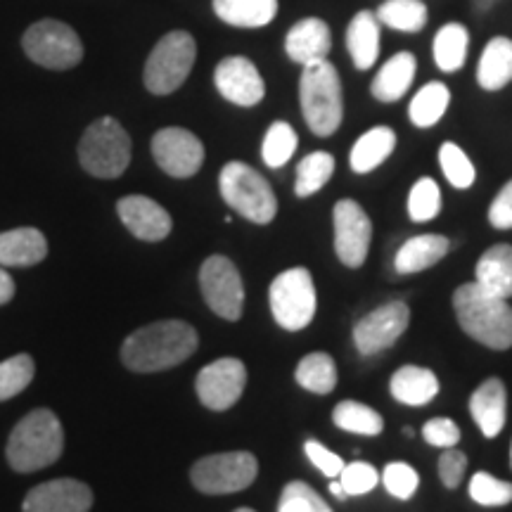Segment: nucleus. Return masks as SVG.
<instances>
[{"mask_svg":"<svg viewBox=\"0 0 512 512\" xmlns=\"http://www.w3.org/2000/svg\"><path fill=\"white\" fill-rule=\"evenodd\" d=\"M197 332L185 320H159L126 337L121 361L133 373H162L181 366L197 351Z\"/></svg>","mask_w":512,"mask_h":512,"instance_id":"f257e3e1","label":"nucleus"},{"mask_svg":"<svg viewBox=\"0 0 512 512\" xmlns=\"http://www.w3.org/2000/svg\"><path fill=\"white\" fill-rule=\"evenodd\" d=\"M453 309L467 337L494 351L512 347V306L489 297L477 283L460 285L453 294Z\"/></svg>","mask_w":512,"mask_h":512,"instance_id":"f03ea898","label":"nucleus"},{"mask_svg":"<svg viewBox=\"0 0 512 512\" xmlns=\"http://www.w3.org/2000/svg\"><path fill=\"white\" fill-rule=\"evenodd\" d=\"M62 422L48 408H36L17 422L10 432L5 456L15 472H36L53 465L62 456Z\"/></svg>","mask_w":512,"mask_h":512,"instance_id":"7ed1b4c3","label":"nucleus"},{"mask_svg":"<svg viewBox=\"0 0 512 512\" xmlns=\"http://www.w3.org/2000/svg\"><path fill=\"white\" fill-rule=\"evenodd\" d=\"M299 100L311 133L320 138L332 136L344 119L342 81L335 64L328 60L306 64L299 79Z\"/></svg>","mask_w":512,"mask_h":512,"instance_id":"20e7f679","label":"nucleus"},{"mask_svg":"<svg viewBox=\"0 0 512 512\" xmlns=\"http://www.w3.org/2000/svg\"><path fill=\"white\" fill-rule=\"evenodd\" d=\"M219 188L223 202L256 226H266L278 214L271 183L245 162H228L221 169Z\"/></svg>","mask_w":512,"mask_h":512,"instance_id":"39448f33","label":"nucleus"},{"mask_svg":"<svg viewBox=\"0 0 512 512\" xmlns=\"http://www.w3.org/2000/svg\"><path fill=\"white\" fill-rule=\"evenodd\" d=\"M131 136L117 119L102 117L86 128L79 143V162L95 178H119L131 164Z\"/></svg>","mask_w":512,"mask_h":512,"instance_id":"423d86ee","label":"nucleus"},{"mask_svg":"<svg viewBox=\"0 0 512 512\" xmlns=\"http://www.w3.org/2000/svg\"><path fill=\"white\" fill-rule=\"evenodd\" d=\"M197 57V43L188 31H171L159 38L145 62L143 81L152 95H171L183 86Z\"/></svg>","mask_w":512,"mask_h":512,"instance_id":"0eeeda50","label":"nucleus"},{"mask_svg":"<svg viewBox=\"0 0 512 512\" xmlns=\"http://www.w3.org/2000/svg\"><path fill=\"white\" fill-rule=\"evenodd\" d=\"M268 302H271V313L280 328L290 332L309 328L318 306L316 285H313L309 268L297 266L280 273L271 283Z\"/></svg>","mask_w":512,"mask_h":512,"instance_id":"6e6552de","label":"nucleus"},{"mask_svg":"<svg viewBox=\"0 0 512 512\" xmlns=\"http://www.w3.org/2000/svg\"><path fill=\"white\" fill-rule=\"evenodd\" d=\"M22 48L31 62L55 72L74 69L83 60L79 34L60 19H41L31 24L22 38Z\"/></svg>","mask_w":512,"mask_h":512,"instance_id":"1a4fd4ad","label":"nucleus"},{"mask_svg":"<svg viewBox=\"0 0 512 512\" xmlns=\"http://www.w3.org/2000/svg\"><path fill=\"white\" fill-rule=\"evenodd\" d=\"M256 475H259V463L247 451L204 456L190 470L192 486L207 496L238 494L254 484Z\"/></svg>","mask_w":512,"mask_h":512,"instance_id":"9d476101","label":"nucleus"},{"mask_svg":"<svg viewBox=\"0 0 512 512\" xmlns=\"http://www.w3.org/2000/svg\"><path fill=\"white\" fill-rule=\"evenodd\" d=\"M200 290L204 302L223 320H240L245 309V285L238 266L228 256H209L200 268Z\"/></svg>","mask_w":512,"mask_h":512,"instance_id":"9b49d317","label":"nucleus"},{"mask_svg":"<svg viewBox=\"0 0 512 512\" xmlns=\"http://www.w3.org/2000/svg\"><path fill=\"white\" fill-rule=\"evenodd\" d=\"M247 387V368L240 358H219L200 370L195 380L197 399L209 411H228Z\"/></svg>","mask_w":512,"mask_h":512,"instance_id":"f8f14e48","label":"nucleus"},{"mask_svg":"<svg viewBox=\"0 0 512 512\" xmlns=\"http://www.w3.org/2000/svg\"><path fill=\"white\" fill-rule=\"evenodd\" d=\"M335 221V252L337 259L347 268H361L368 259L373 223L366 209L354 200H339L332 211Z\"/></svg>","mask_w":512,"mask_h":512,"instance_id":"ddd939ff","label":"nucleus"},{"mask_svg":"<svg viewBox=\"0 0 512 512\" xmlns=\"http://www.w3.org/2000/svg\"><path fill=\"white\" fill-rule=\"evenodd\" d=\"M152 157L164 174L174 178H190L202 169L204 145L188 128L169 126L152 138Z\"/></svg>","mask_w":512,"mask_h":512,"instance_id":"4468645a","label":"nucleus"},{"mask_svg":"<svg viewBox=\"0 0 512 512\" xmlns=\"http://www.w3.org/2000/svg\"><path fill=\"white\" fill-rule=\"evenodd\" d=\"M411 323V309L406 302H389L370 311L354 325V344L363 356H375L389 349Z\"/></svg>","mask_w":512,"mask_h":512,"instance_id":"2eb2a0df","label":"nucleus"},{"mask_svg":"<svg viewBox=\"0 0 512 512\" xmlns=\"http://www.w3.org/2000/svg\"><path fill=\"white\" fill-rule=\"evenodd\" d=\"M214 83L228 102L238 107H254L264 100L266 83L259 69L247 57H226L214 72Z\"/></svg>","mask_w":512,"mask_h":512,"instance_id":"dca6fc26","label":"nucleus"},{"mask_svg":"<svg viewBox=\"0 0 512 512\" xmlns=\"http://www.w3.org/2000/svg\"><path fill=\"white\" fill-rule=\"evenodd\" d=\"M91 508V486L69 477L34 486L22 503V512H88Z\"/></svg>","mask_w":512,"mask_h":512,"instance_id":"f3484780","label":"nucleus"},{"mask_svg":"<svg viewBox=\"0 0 512 512\" xmlns=\"http://www.w3.org/2000/svg\"><path fill=\"white\" fill-rule=\"evenodd\" d=\"M117 214L124 226L145 242H162L169 238L174 221L162 204L145 195H128L117 202Z\"/></svg>","mask_w":512,"mask_h":512,"instance_id":"a211bd4d","label":"nucleus"},{"mask_svg":"<svg viewBox=\"0 0 512 512\" xmlns=\"http://www.w3.org/2000/svg\"><path fill=\"white\" fill-rule=\"evenodd\" d=\"M330 48H332L330 27L318 17H306L287 31V38H285L287 57H290L292 62L302 64V67L325 60L330 53Z\"/></svg>","mask_w":512,"mask_h":512,"instance_id":"6ab92c4d","label":"nucleus"},{"mask_svg":"<svg viewBox=\"0 0 512 512\" xmlns=\"http://www.w3.org/2000/svg\"><path fill=\"white\" fill-rule=\"evenodd\" d=\"M470 413L486 439H494L503 432L508 415V392L498 377H489L470 396Z\"/></svg>","mask_w":512,"mask_h":512,"instance_id":"aec40b11","label":"nucleus"},{"mask_svg":"<svg viewBox=\"0 0 512 512\" xmlns=\"http://www.w3.org/2000/svg\"><path fill=\"white\" fill-rule=\"evenodd\" d=\"M479 290L496 299H512V247L494 245L479 256L475 268Z\"/></svg>","mask_w":512,"mask_h":512,"instance_id":"412c9836","label":"nucleus"},{"mask_svg":"<svg viewBox=\"0 0 512 512\" xmlns=\"http://www.w3.org/2000/svg\"><path fill=\"white\" fill-rule=\"evenodd\" d=\"M48 256V240L38 228L0 233V266H36Z\"/></svg>","mask_w":512,"mask_h":512,"instance_id":"4be33fe9","label":"nucleus"},{"mask_svg":"<svg viewBox=\"0 0 512 512\" xmlns=\"http://www.w3.org/2000/svg\"><path fill=\"white\" fill-rule=\"evenodd\" d=\"M441 384L439 377L430 368L422 366H403L392 375L389 392L403 406H427L432 399H437Z\"/></svg>","mask_w":512,"mask_h":512,"instance_id":"5701e85b","label":"nucleus"},{"mask_svg":"<svg viewBox=\"0 0 512 512\" xmlns=\"http://www.w3.org/2000/svg\"><path fill=\"white\" fill-rule=\"evenodd\" d=\"M380 19L375 12L361 10L347 29V48L354 67L366 72L380 57Z\"/></svg>","mask_w":512,"mask_h":512,"instance_id":"b1692460","label":"nucleus"},{"mask_svg":"<svg viewBox=\"0 0 512 512\" xmlns=\"http://www.w3.org/2000/svg\"><path fill=\"white\" fill-rule=\"evenodd\" d=\"M415 69H418V62H415L413 53H408V50L389 57L373 79V86H370L373 98L380 102L401 100L403 95L408 93V88H411V83L415 79Z\"/></svg>","mask_w":512,"mask_h":512,"instance_id":"393cba45","label":"nucleus"},{"mask_svg":"<svg viewBox=\"0 0 512 512\" xmlns=\"http://www.w3.org/2000/svg\"><path fill=\"white\" fill-rule=\"evenodd\" d=\"M451 249V240L444 235L430 233L406 240L394 256V268L399 273H420L437 266Z\"/></svg>","mask_w":512,"mask_h":512,"instance_id":"a878e982","label":"nucleus"},{"mask_svg":"<svg viewBox=\"0 0 512 512\" xmlns=\"http://www.w3.org/2000/svg\"><path fill=\"white\" fill-rule=\"evenodd\" d=\"M214 12L230 27L259 29L278 15V0H214Z\"/></svg>","mask_w":512,"mask_h":512,"instance_id":"bb28decb","label":"nucleus"},{"mask_svg":"<svg viewBox=\"0 0 512 512\" xmlns=\"http://www.w3.org/2000/svg\"><path fill=\"white\" fill-rule=\"evenodd\" d=\"M396 147V133L389 126H375L368 133H363L351 147L349 164L356 174H370L377 166L387 162Z\"/></svg>","mask_w":512,"mask_h":512,"instance_id":"cd10ccee","label":"nucleus"},{"mask_svg":"<svg viewBox=\"0 0 512 512\" xmlns=\"http://www.w3.org/2000/svg\"><path fill=\"white\" fill-rule=\"evenodd\" d=\"M477 81L484 91H501L512 81V41L505 36H496L486 43L479 57Z\"/></svg>","mask_w":512,"mask_h":512,"instance_id":"c85d7f7f","label":"nucleus"},{"mask_svg":"<svg viewBox=\"0 0 512 512\" xmlns=\"http://www.w3.org/2000/svg\"><path fill=\"white\" fill-rule=\"evenodd\" d=\"M297 384L304 387L311 394H330L337 387V366L330 354L323 351H313V354L304 356L297 366Z\"/></svg>","mask_w":512,"mask_h":512,"instance_id":"c756f323","label":"nucleus"},{"mask_svg":"<svg viewBox=\"0 0 512 512\" xmlns=\"http://www.w3.org/2000/svg\"><path fill=\"white\" fill-rule=\"evenodd\" d=\"M467 43H470V34L463 24H446L437 31V36H434V62L441 72L451 74L463 67Z\"/></svg>","mask_w":512,"mask_h":512,"instance_id":"7c9ffc66","label":"nucleus"},{"mask_svg":"<svg viewBox=\"0 0 512 512\" xmlns=\"http://www.w3.org/2000/svg\"><path fill=\"white\" fill-rule=\"evenodd\" d=\"M332 422L339 430L361 434V437H377L384 432V418L361 401H342L332 411Z\"/></svg>","mask_w":512,"mask_h":512,"instance_id":"2f4dec72","label":"nucleus"},{"mask_svg":"<svg viewBox=\"0 0 512 512\" xmlns=\"http://www.w3.org/2000/svg\"><path fill=\"white\" fill-rule=\"evenodd\" d=\"M448 102H451V91H448L444 83L432 81L415 93L408 114H411V121L418 128H430L439 124L441 117H444Z\"/></svg>","mask_w":512,"mask_h":512,"instance_id":"473e14b6","label":"nucleus"},{"mask_svg":"<svg viewBox=\"0 0 512 512\" xmlns=\"http://www.w3.org/2000/svg\"><path fill=\"white\" fill-rule=\"evenodd\" d=\"M377 19L403 34H418L427 24V5L422 0H384Z\"/></svg>","mask_w":512,"mask_h":512,"instance_id":"72a5a7b5","label":"nucleus"},{"mask_svg":"<svg viewBox=\"0 0 512 512\" xmlns=\"http://www.w3.org/2000/svg\"><path fill=\"white\" fill-rule=\"evenodd\" d=\"M335 174V157L330 152H311L297 166V183L294 192L297 197H311L318 192Z\"/></svg>","mask_w":512,"mask_h":512,"instance_id":"f704fd0d","label":"nucleus"},{"mask_svg":"<svg viewBox=\"0 0 512 512\" xmlns=\"http://www.w3.org/2000/svg\"><path fill=\"white\" fill-rule=\"evenodd\" d=\"M297 133L294 128L287 124V121H275L271 128L266 131L264 147H261V155H264V162L271 166V169H280L290 162L294 150H297Z\"/></svg>","mask_w":512,"mask_h":512,"instance_id":"c9c22d12","label":"nucleus"},{"mask_svg":"<svg viewBox=\"0 0 512 512\" xmlns=\"http://www.w3.org/2000/svg\"><path fill=\"white\" fill-rule=\"evenodd\" d=\"M36 375V363L29 354H17L0 363V401L22 394Z\"/></svg>","mask_w":512,"mask_h":512,"instance_id":"e433bc0d","label":"nucleus"},{"mask_svg":"<svg viewBox=\"0 0 512 512\" xmlns=\"http://www.w3.org/2000/svg\"><path fill=\"white\" fill-rule=\"evenodd\" d=\"M439 164H441V171H444L446 181L451 183L453 188L467 190L472 183H475V178H477L475 164L470 162V157H467L456 143L441 145Z\"/></svg>","mask_w":512,"mask_h":512,"instance_id":"4c0bfd02","label":"nucleus"},{"mask_svg":"<svg viewBox=\"0 0 512 512\" xmlns=\"http://www.w3.org/2000/svg\"><path fill=\"white\" fill-rule=\"evenodd\" d=\"M441 211V190L432 178H420L408 195V216L415 223H427L437 219Z\"/></svg>","mask_w":512,"mask_h":512,"instance_id":"58836bf2","label":"nucleus"},{"mask_svg":"<svg viewBox=\"0 0 512 512\" xmlns=\"http://www.w3.org/2000/svg\"><path fill=\"white\" fill-rule=\"evenodd\" d=\"M470 498L486 508H501V505L512 503V484L489 475V472H477L470 479Z\"/></svg>","mask_w":512,"mask_h":512,"instance_id":"ea45409f","label":"nucleus"},{"mask_svg":"<svg viewBox=\"0 0 512 512\" xmlns=\"http://www.w3.org/2000/svg\"><path fill=\"white\" fill-rule=\"evenodd\" d=\"M278 512H332V508L309 484L290 482L280 496Z\"/></svg>","mask_w":512,"mask_h":512,"instance_id":"a19ab883","label":"nucleus"},{"mask_svg":"<svg viewBox=\"0 0 512 512\" xmlns=\"http://www.w3.org/2000/svg\"><path fill=\"white\" fill-rule=\"evenodd\" d=\"M382 484L394 498H399V501H408V498L418 491L420 475L408 463L396 460V463H389L382 470Z\"/></svg>","mask_w":512,"mask_h":512,"instance_id":"79ce46f5","label":"nucleus"},{"mask_svg":"<svg viewBox=\"0 0 512 512\" xmlns=\"http://www.w3.org/2000/svg\"><path fill=\"white\" fill-rule=\"evenodd\" d=\"M337 479L344 486V491H347V496H363L375 489L377 482H380V475H377L373 465L356 460V463L344 465V470L339 472Z\"/></svg>","mask_w":512,"mask_h":512,"instance_id":"37998d69","label":"nucleus"},{"mask_svg":"<svg viewBox=\"0 0 512 512\" xmlns=\"http://www.w3.org/2000/svg\"><path fill=\"white\" fill-rule=\"evenodd\" d=\"M422 439L430 446L453 448L460 441V427L451 418H432L422 427Z\"/></svg>","mask_w":512,"mask_h":512,"instance_id":"c03bdc74","label":"nucleus"},{"mask_svg":"<svg viewBox=\"0 0 512 512\" xmlns=\"http://www.w3.org/2000/svg\"><path fill=\"white\" fill-rule=\"evenodd\" d=\"M467 470V456L463 451H458L456 446L444 448L439 458V477L444 482L446 489H458L463 482Z\"/></svg>","mask_w":512,"mask_h":512,"instance_id":"a18cd8bd","label":"nucleus"},{"mask_svg":"<svg viewBox=\"0 0 512 512\" xmlns=\"http://www.w3.org/2000/svg\"><path fill=\"white\" fill-rule=\"evenodd\" d=\"M304 451H306V456H309L311 463L316 465L323 475H328L332 479H337L339 472H342L344 465H347L342 458L337 456V453H332L330 448H325L320 441H313V439L306 441Z\"/></svg>","mask_w":512,"mask_h":512,"instance_id":"49530a36","label":"nucleus"},{"mask_svg":"<svg viewBox=\"0 0 512 512\" xmlns=\"http://www.w3.org/2000/svg\"><path fill=\"white\" fill-rule=\"evenodd\" d=\"M489 223L498 230L512 228V181L503 185L489 207Z\"/></svg>","mask_w":512,"mask_h":512,"instance_id":"de8ad7c7","label":"nucleus"},{"mask_svg":"<svg viewBox=\"0 0 512 512\" xmlns=\"http://www.w3.org/2000/svg\"><path fill=\"white\" fill-rule=\"evenodd\" d=\"M12 297H15V280L10 278L8 271L0 268V306L8 304Z\"/></svg>","mask_w":512,"mask_h":512,"instance_id":"09e8293b","label":"nucleus"},{"mask_svg":"<svg viewBox=\"0 0 512 512\" xmlns=\"http://www.w3.org/2000/svg\"><path fill=\"white\" fill-rule=\"evenodd\" d=\"M330 494L337 496L339 501H347V498H349L347 491H344V486L339 484V479H335V482H330Z\"/></svg>","mask_w":512,"mask_h":512,"instance_id":"8fccbe9b","label":"nucleus"},{"mask_svg":"<svg viewBox=\"0 0 512 512\" xmlns=\"http://www.w3.org/2000/svg\"><path fill=\"white\" fill-rule=\"evenodd\" d=\"M235 512H254V510L252 508H238Z\"/></svg>","mask_w":512,"mask_h":512,"instance_id":"3c124183","label":"nucleus"},{"mask_svg":"<svg viewBox=\"0 0 512 512\" xmlns=\"http://www.w3.org/2000/svg\"><path fill=\"white\" fill-rule=\"evenodd\" d=\"M510 467H512V446H510Z\"/></svg>","mask_w":512,"mask_h":512,"instance_id":"603ef678","label":"nucleus"}]
</instances>
